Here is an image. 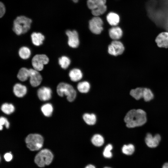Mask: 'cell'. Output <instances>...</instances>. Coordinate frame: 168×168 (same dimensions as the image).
Instances as JSON below:
<instances>
[{"label": "cell", "mask_w": 168, "mask_h": 168, "mask_svg": "<svg viewBox=\"0 0 168 168\" xmlns=\"http://www.w3.org/2000/svg\"><path fill=\"white\" fill-rule=\"evenodd\" d=\"M124 120L126 126L129 128L141 126L147 122L146 114L142 109L131 110L127 113Z\"/></svg>", "instance_id": "6da1fadb"}, {"label": "cell", "mask_w": 168, "mask_h": 168, "mask_svg": "<svg viewBox=\"0 0 168 168\" xmlns=\"http://www.w3.org/2000/svg\"><path fill=\"white\" fill-rule=\"evenodd\" d=\"M32 21L24 16H17L13 21L12 30L18 35L26 33L30 29Z\"/></svg>", "instance_id": "7a4b0ae2"}, {"label": "cell", "mask_w": 168, "mask_h": 168, "mask_svg": "<svg viewBox=\"0 0 168 168\" xmlns=\"http://www.w3.org/2000/svg\"><path fill=\"white\" fill-rule=\"evenodd\" d=\"M54 157L53 154L49 150L44 149L41 150L35 155L34 162L38 166L43 168L50 164Z\"/></svg>", "instance_id": "3957f363"}, {"label": "cell", "mask_w": 168, "mask_h": 168, "mask_svg": "<svg viewBox=\"0 0 168 168\" xmlns=\"http://www.w3.org/2000/svg\"><path fill=\"white\" fill-rule=\"evenodd\" d=\"M25 142L27 147L32 151H38L42 148L44 138L40 135L36 133L30 134L26 138Z\"/></svg>", "instance_id": "277c9868"}, {"label": "cell", "mask_w": 168, "mask_h": 168, "mask_svg": "<svg viewBox=\"0 0 168 168\" xmlns=\"http://www.w3.org/2000/svg\"><path fill=\"white\" fill-rule=\"evenodd\" d=\"M57 92L60 96L64 95L67 96L68 100L69 102L73 101L76 96V92L73 86L68 83L62 82L57 86Z\"/></svg>", "instance_id": "5b68a950"}, {"label": "cell", "mask_w": 168, "mask_h": 168, "mask_svg": "<svg viewBox=\"0 0 168 168\" xmlns=\"http://www.w3.org/2000/svg\"><path fill=\"white\" fill-rule=\"evenodd\" d=\"M49 61V58L45 54H36L32 59V64L34 69L39 71L42 70L44 65L47 64Z\"/></svg>", "instance_id": "8992f818"}, {"label": "cell", "mask_w": 168, "mask_h": 168, "mask_svg": "<svg viewBox=\"0 0 168 168\" xmlns=\"http://www.w3.org/2000/svg\"><path fill=\"white\" fill-rule=\"evenodd\" d=\"M103 22L99 16H95L89 21V26L90 30L95 34H100L103 30Z\"/></svg>", "instance_id": "52a82bcc"}, {"label": "cell", "mask_w": 168, "mask_h": 168, "mask_svg": "<svg viewBox=\"0 0 168 168\" xmlns=\"http://www.w3.org/2000/svg\"><path fill=\"white\" fill-rule=\"evenodd\" d=\"M124 50V47L123 44L117 40L112 41L108 47L109 53L114 56L121 54Z\"/></svg>", "instance_id": "ba28073f"}, {"label": "cell", "mask_w": 168, "mask_h": 168, "mask_svg": "<svg viewBox=\"0 0 168 168\" xmlns=\"http://www.w3.org/2000/svg\"><path fill=\"white\" fill-rule=\"evenodd\" d=\"M66 34L68 37V44L72 48L78 47L79 44L78 35L75 30H67Z\"/></svg>", "instance_id": "9c48e42d"}, {"label": "cell", "mask_w": 168, "mask_h": 168, "mask_svg": "<svg viewBox=\"0 0 168 168\" xmlns=\"http://www.w3.org/2000/svg\"><path fill=\"white\" fill-rule=\"evenodd\" d=\"M30 71V83L33 87H36L41 83L42 78L38 71L32 68L29 69Z\"/></svg>", "instance_id": "30bf717a"}, {"label": "cell", "mask_w": 168, "mask_h": 168, "mask_svg": "<svg viewBox=\"0 0 168 168\" xmlns=\"http://www.w3.org/2000/svg\"><path fill=\"white\" fill-rule=\"evenodd\" d=\"M161 140V137L159 134H156L153 136L150 133H148L145 138L146 144L151 148H154L157 146Z\"/></svg>", "instance_id": "8fae6325"}, {"label": "cell", "mask_w": 168, "mask_h": 168, "mask_svg": "<svg viewBox=\"0 0 168 168\" xmlns=\"http://www.w3.org/2000/svg\"><path fill=\"white\" fill-rule=\"evenodd\" d=\"M52 91L49 87L42 86L37 91V95L40 100L45 101L49 100L51 97Z\"/></svg>", "instance_id": "7c38bea8"}, {"label": "cell", "mask_w": 168, "mask_h": 168, "mask_svg": "<svg viewBox=\"0 0 168 168\" xmlns=\"http://www.w3.org/2000/svg\"><path fill=\"white\" fill-rule=\"evenodd\" d=\"M155 41L158 46L161 48H168V32H162L156 37Z\"/></svg>", "instance_id": "4fadbf2b"}, {"label": "cell", "mask_w": 168, "mask_h": 168, "mask_svg": "<svg viewBox=\"0 0 168 168\" xmlns=\"http://www.w3.org/2000/svg\"><path fill=\"white\" fill-rule=\"evenodd\" d=\"M13 91L16 96L22 97L26 93L27 89L25 86L20 83H16L13 86Z\"/></svg>", "instance_id": "5bb4252c"}, {"label": "cell", "mask_w": 168, "mask_h": 168, "mask_svg": "<svg viewBox=\"0 0 168 168\" xmlns=\"http://www.w3.org/2000/svg\"><path fill=\"white\" fill-rule=\"evenodd\" d=\"M109 35L110 37L114 40L120 39L123 35V31L119 27L114 26L109 30Z\"/></svg>", "instance_id": "9a60e30c"}, {"label": "cell", "mask_w": 168, "mask_h": 168, "mask_svg": "<svg viewBox=\"0 0 168 168\" xmlns=\"http://www.w3.org/2000/svg\"><path fill=\"white\" fill-rule=\"evenodd\" d=\"M106 20L109 24L113 26H116L120 21V17L116 13L111 12H109L106 16Z\"/></svg>", "instance_id": "2e32d148"}, {"label": "cell", "mask_w": 168, "mask_h": 168, "mask_svg": "<svg viewBox=\"0 0 168 168\" xmlns=\"http://www.w3.org/2000/svg\"><path fill=\"white\" fill-rule=\"evenodd\" d=\"M31 37L33 44L37 46L42 44L45 39L44 36L40 32L32 33L31 35Z\"/></svg>", "instance_id": "e0dca14e"}, {"label": "cell", "mask_w": 168, "mask_h": 168, "mask_svg": "<svg viewBox=\"0 0 168 168\" xmlns=\"http://www.w3.org/2000/svg\"><path fill=\"white\" fill-rule=\"evenodd\" d=\"M69 76L71 80L73 82H77L81 80L82 77L81 71L78 68H74L70 71Z\"/></svg>", "instance_id": "ac0fdd59"}, {"label": "cell", "mask_w": 168, "mask_h": 168, "mask_svg": "<svg viewBox=\"0 0 168 168\" xmlns=\"http://www.w3.org/2000/svg\"><path fill=\"white\" fill-rule=\"evenodd\" d=\"M106 3V0H87V4L88 8L91 10L105 4Z\"/></svg>", "instance_id": "d6986e66"}, {"label": "cell", "mask_w": 168, "mask_h": 168, "mask_svg": "<svg viewBox=\"0 0 168 168\" xmlns=\"http://www.w3.org/2000/svg\"><path fill=\"white\" fill-rule=\"evenodd\" d=\"M29 69L23 67L19 70L17 75V78L21 81L24 82L29 77Z\"/></svg>", "instance_id": "ffe728a7"}, {"label": "cell", "mask_w": 168, "mask_h": 168, "mask_svg": "<svg viewBox=\"0 0 168 168\" xmlns=\"http://www.w3.org/2000/svg\"><path fill=\"white\" fill-rule=\"evenodd\" d=\"M144 88L138 87L131 90L130 94L136 100H139L143 97Z\"/></svg>", "instance_id": "44dd1931"}, {"label": "cell", "mask_w": 168, "mask_h": 168, "mask_svg": "<svg viewBox=\"0 0 168 168\" xmlns=\"http://www.w3.org/2000/svg\"><path fill=\"white\" fill-rule=\"evenodd\" d=\"M18 54L19 56L21 58L26 59L30 57L31 54V51L28 47L23 46L20 49Z\"/></svg>", "instance_id": "7402d4cb"}, {"label": "cell", "mask_w": 168, "mask_h": 168, "mask_svg": "<svg viewBox=\"0 0 168 168\" xmlns=\"http://www.w3.org/2000/svg\"><path fill=\"white\" fill-rule=\"evenodd\" d=\"M53 110L52 105L50 103H46L43 105L41 107V110L43 114L46 117H49L52 114Z\"/></svg>", "instance_id": "603a6c76"}, {"label": "cell", "mask_w": 168, "mask_h": 168, "mask_svg": "<svg viewBox=\"0 0 168 168\" xmlns=\"http://www.w3.org/2000/svg\"><path fill=\"white\" fill-rule=\"evenodd\" d=\"M83 118L85 122L89 125L94 124L96 121V116L93 114H85L83 115Z\"/></svg>", "instance_id": "cb8c5ba5"}, {"label": "cell", "mask_w": 168, "mask_h": 168, "mask_svg": "<svg viewBox=\"0 0 168 168\" xmlns=\"http://www.w3.org/2000/svg\"><path fill=\"white\" fill-rule=\"evenodd\" d=\"M90 85L87 81H83L79 82L77 86L78 91L82 93L88 92L90 89Z\"/></svg>", "instance_id": "d4e9b609"}, {"label": "cell", "mask_w": 168, "mask_h": 168, "mask_svg": "<svg viewBox=\"0 0 168 168\" xmlns=\"http://www.w3.org/2000/svg\"><path fill=\"white\" fill-rule=\"evenodd\" d=\"M104 139L101 135L96 134L93 136L91 139L92 144L96 146L100 147L104 143Z\"/></svg>", "instance_id": "484cf974"}, {"label": "cell", "mask_w": 168, "mask_h": 168, "mask_svg": "<svg viewBox=\"0 0 168 168\" xmlns=\"http://www.w3.org/2000/svg\"><path fill=\"white\" fill-rule=\"evenodd\" d=\"M1 110L5 114H9L14 112L15 107L11 104L4 103L2 105Z\"/></svg>", "instance_id": "4316f807"}, {"label": "cell", "mask_w": 168, "mask_h": 168, "mask_svg": "<svg viewBox=\"0 0 168 168\" xmlns=\"http://www.w3.org/2000/svg\"><path fill=\"white\" fill-rule=\"evenodd\" d=\"M58 63L61 67L64 69L67 68L70 63V60L68 57L64 56L59 58Z\"/></svg>", "instance_id": "83f0119b"}, {"label": "cell", "mask_w": 168, "mask_h": 168, "mask_svg": "<svg viewBox=\"0 0 168 168\" xmlns=\"http://www.w3.org/2000/svg\"><path fill=\"white\" fill-rule=\"evenodd\" d=\"M107 8L105 4H104L96 9L91 10V12L94 16H99L104 13L106 11Z\"/></svg>", "instance_id": "f1b7e54d"}, {"label": "cell", "mask_w": 168, "mask_h": 168, "mask_svg": "<svg viewBox=\"0 0 168 168\" xmlns=\"http://www.w3.org/2000/svg\"><path fill=\"white\" fill-rule=\"evenodd\" d=\"M145 101H148L153 99L154 95L151 90L148 88H144L142 97Z\"/></svg>", "instance_id": "f546056e"}, {"label": "cell", "mask_w": 168, "mask_h": 168, "mask_svg": "<svg viewBox=\"0 0 168 168\" xmlns=\"http://www.w3.org/2000/svg\"><path fill=\"white\" fill-rule=\"evenodd\" d=\"M135 151L134 145L132 144L124 145L122 148L123 153L126 155H130L132 154Z\"/></svg>", "instance_id": "4dcf8cb0"}, {"label": "cell", "mask_w": 168, "mask_h": 168, "mask_svg": "<svg viewBox=\"0 0 168 168\" xmlns=\"http://www.w3.org/2000/svg\"><path fill=\"white\" fill-rule=\"evenodd\" d=\"M112 148V146L110 144H109L106 146L103 152V155L105 157L109 158L112 157L111 150Z\"/></svg>", "instance_id": "1f68e13d"}, {"label": "cell", "mask_w": 168, "mask_h": 168, "mask_svg": "<svg viewBox=\"0 0 168 168\" xmlns=\"http://www.w3.org/2000/svg\"><path fill=\"white\" fill-rule=\"evenodd\" d=\"M0 129L1 130L2 129L3 126L5 125L7 128L9 127L10 124L7 119L4 117H1L0 119Z\"/></svg>", "instance_id": "d6a6232c"}, {"label": "cell", "mask_w": 168, "mask_h": 168, "mask_svg": "<svg viewBox=\"0 0 168 168\" xmlns=\"http://www.w3.org/2000/svg\"><path fill=\"white\" fill-rule=\"evenodd\" d=\"M6 12V8L4 4L2 2L0 3V17L3 16Z\"/></svg>", "instance_id": "836d02e7"}, {"label": "cell", "mask_w": 168, "mask_h": 168, "mask_svg": "<svg viewBox=\"0 0 168 168\" xmlns=\"http://www.w3.org/2000/svg\"><path fill=\"white\" fill-rule=\"evenodd\" d=\"M4 158L7 162L10 161L13 158V156L11 152L6 153L4 155Z\"/></svg>", "instance_id": "e575fe53"}, {"label": "cell", "mask_w": 168, "mask_h": 168, "mask_svg": "<svg viewBox=\"0 0 168 168\" xmlns=\"http://www.w3.org/2000/svg\"><path fill=\"white\" fill-rule=\"evenodd\" d=\"M85 168H96V167L92 165L89 164L86 166Z\"/></svg>", "instance_id": "d590c367"}, {"label": "cell", "mask_w": 168, "mask_h": 168, "mask_svg": "<svg viewBox=\"0 0 168 168\" xmlns=\"http://www.w3.org/2000/svg\"><path fill=\"white\" fill-rule=\"evenodd\" d=\"M162 168H168V163L164 164Z\"/></svg>", "instance_id": "8d00e7d4"}, {"label": "cell", "mask_w": 168, "mask_h": 168, "mask_svg": "<svg viewBox=\"0 0 168 168\" xmlns=\"http://www.w3.org/2000/svg\"><path fill=\"white\" fill-rule=\"evenodd\" d=\"M72 0L75 3H77L78 2L79 0Z\"/></svg>", "instance_id": "74e56055"}, {"label": "cell", "mask_w": 168, "mask_h": 168, "mask_svg": "<svg viewBox=\"0 0 168 168\" xmlns=\"http://www.w3.org/2000/svg\"><path fill=\"white\" fill-rule=\"evenodd\" d=\"M104 168H111L109 167H105Z\"/></svg>", "instance_id": "f35d334b"}]
</instances>
